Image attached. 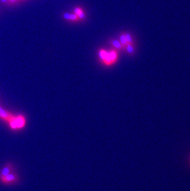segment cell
<instances>
[{
    "label": "cell",
    "instance_id": "6",
    "mask_svg": "<svg viewBox=\"0 0 190 191\" xmlns=\"http://www.w3.org/2000/svg\"><path fill=\"white\" fill-rule=\"evenodd\" d=\"M120 42L122 45H126V44H127V42H126V37H125V35H122L120 36Z\"/></svg>",
    "mask_w": 190,
    "mask_h": 191
},
{
    "label": "cell",
    "instance_id": "17",
    "mask_svg": "<svg viewBox=\"0 0 190 191\" xmlns=\"http://www.w3.org/2000/svg\"><path fill=\"white\" fill-rule=\"evenodd\" d=\"M9 1H10V2H11V3H14V2L16 1V0H9Z\"/></svg>",
    "mask_w": 190,
    "mask_h": 191
},
{
    "label": "cell",
    "instance_id": "11",
    "mask_svg": "<svg viewBox=\"0 0 190 191\" xmlns=\"http://www.w3.org/2000/svg\"><path fill=\"white\" fill-rule=\"evenodd\" d=\"M127 51L129 53H133L134 52V49L133 47L132 46L131 44L128 43L127 45Z\"/></svg>",
    "mask_w": 190,
    "mask_h": 191
},
{
    "label": "cell",
    "instance_id": "1",
    "mask_svg": "<svg viewBox=\"0 0 190 191\" xmlns=\"http://www.w3.org/2000/svg\"><path fill=\"white\" fill-rule=\"evenodd\" d=\"M26 118L23 114H19L17 115H13L8 121L10 128L12 130L17 131L24 128L26 125Z\"/></svg>",
    "mask_w": 190,
    "mask_h": 191
},
{
    "label": "cell",
    "instance_id": "12",
    "mask_svg": "<svg viewBox=\"0 0 190 191\" xmlns=\"http://www.w3.org/2000/svg\"><path fill=\"white\" fill-rule=\"evenodd\" d=\"M81 11H82V10L80 9H79V8H75V13L76 14V15H77V16H78L80 13Z\"/></svg>",
    "mask_w": 190,
    "mask_h": 191
},
{
    "label": "cell",
    "instance_id": "13",
    "mask_svg": "<svg viewBox=\"0 0 190 191\" xmlns=\"http://www.w3.org/2000/svg\"><path fill=\"white\" fill-rule=\"evenodd\" d=\"M77 18V16L76 14H70V19L71 20H76Z\"/></svg>",
    "mask_w": 190,
    "mask_h": 191
},
{
    "label": "cell",
    "instance_id": "16",
    "mask_svg": "<svg viewBox=\"0 0 190 191\" xmlns=\"http://www.w3.org/2000/svg\"><path fill=\"white\" fill-rule=\"evenodd\" d=\"M1 2L3 3H6L7 2V0H1Z\"/></svg>",
    "mask_w": 190,
    "mask_h": 191
},
{
    "label": "cell",
    "instance_id": "3",
    "mask_svg": "<svg viewBox=\"0 0 190 191\" xmlns=\"http://www.w3.org/2000/svg\"><path fill=\"white\" fill-rule=\"evenodd\" d=\"M14 171H16V169L13 164L11 162L7 163L0 171V177L5 176Z\"/></svg>",
    "mask_w": 190,
    "mask_h": 191
},
{
    "label": "cell",
    "instance_id": "2",
    "mask_svg": "<svg viewBox=\"0 0 190 191\" xmlns=\"http://www.w3.org/2000/svg\"><path fill=\"white\" fill-rule=\"evenodd\" d=\"M0 181L5 184H14L19 181V176L16 171H14L5 176L0 177Z\"/></svg>",
    "mask_w": 190,
    "mask_h": 191
},
{
    "label": "cell",
    "instance_id": "8",
    "mask_svg": "<svg viewBox=\"0 0 190 191\" xmlns=\"http://www.w3.org/2000/svg\"><path fill=\"white\" fill-rule=\"evenodd\" d=\"M112 43H113L114 46L115 47H116L117 48L120 49V48H122L121 43H119V41H117V40H114V41H113V42H112Z\"/></svg>",
    "mask_w": 190,
    "mask_h": 191
},
{
    "label": "cell",
    "instance_id": "14",
    "mask_svg": "<svg viewBox=\"0 0 190 191\" xmlns=\"http://www.w3.org/2000/svg\"><path fill=\"white\" fill-rule=\"evenodd\" d=\"M78 16H79V18H80V19H83V18H85V14H84L83 12H82V11H81L80 13L78 15Z\"/></svg>",
    "mask_w": 190,
    "mask_h": 191
},
{
    "label": "cell",
    "instance_id": "4",
    "mask_svg": "<svg viewBox=\"0 0 190 191\" xmlns=\"http://www.w3.org/2000/svg\"><path fill=\"white\" fill-rule=\"evenodd\" d=\"M12 116H13V114L5 110L0 107V118H2L5 121L8 122Z\"/></svg>",
    "mask_w": 190,
    "mask_h": 191
},
{
    "label": "cell",
    "instance_id": "5",
    "mask_svg": "<svg viewBox=\"0 0 190 191\" xmlns=\"http://www.w3.org/2000/svg\"><path fill=\"white\" fill-rule=\"evenodd\" d=\"M106 54H107V52H106V51L101 50V52H99V57H100V58L101 59H103V60L104 61V59H105Z\"/></svg>",
    "mask_w": 190,
    "mask_h": 191
},
{
    "label": "cell",
    "instance_id": "10",
    "mask_svg": "<svg viewBox=\"0 0 190 191\" xmlns=\"http://www.w3.org/2000/svg\"><path fill=\"white\" fill-rule=\"evenodd\" d=\"M104 61H106L108 64H110L112 61L111 60V56H110V54L109 53H107V54L106 55V57H105V59H104Z\"/></svg>",
    "mask_w": 190,
    "mask_h": 191
},
{
    "label": "cell",
    "instance_id": "15",
    "mask_svg": "<svg viewBox=\"0 0 190 191\" xmlns=\"http://www.w3.org/2000/svg\"><path fill=\"white\" fill-rule=\"evenodd\" d=\"M64 17L66 19H70V14L68 13H65L64 15Z\"/></svg>",
    "mask_w": 190,
    "mask_h": 191
},
{
    "label": "cell",
    "instance_id": "7",
    "mask_svg": "<svg viewBox=\"0 0 190 191\" xmlns=\"http://www.w3.org/2000/svg\"><path fill=\"white\" fill-rule=\"evenodd\" d=\"M109 54H110V56H111L112 61H115L116 59V58H117V53L115 52H112L109 53Z\"/></svg>",
    "mask_w": 190,
    "mask_h": 191
},
{
    "label": "cell",
    "instance_id": "9",
    "mask_svg": "<svg viewBox=\"0 0 190 191\" xmlns=\"http://www.w3.org/2000/svg\"><path fill=\"white\" fill-rule=\"evenodd\" d=\"M125 37H126V42H127V43H129V44H131L132 43V39L129 33H126L125 35Z\"/></svg>",
    "mask_w": 190,
    "mask_h": 191
}]
</instances>
